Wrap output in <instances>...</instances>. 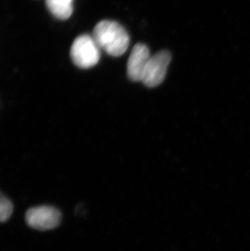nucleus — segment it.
Listing matches in <instances>:
<instances>
[{
	"label": "nucleus",
	"instance_id": "f257e3e1",
	"mask_svg": "<svg viewBox=\"0 0 250 251\" xmlns=\"http://www.w3.org/2000/svg\"><path fill=\"white\" fill-rule=\"evenodd\" d=\"M92 37L100 50L111 56L123 55L129 46V35L126 29L112 21L99 22L94 28Z\"/></svg>",
	"mask_w": 250,
	"mask_h": 251
},
{
	"label": "nucleus",
	"instance_id": "f03ea898",
	"mask_svg": "<svg viewBox=\"0 0 250 251\" xmlns=\"http://www.w3.org/2000/svg\"><path fill=\"white\" fill-rule=\"evenodd\" d=\"M70 55L75 66L80 69H90L100 61V48L92 36L83 34L74 40Z\"/></svg>",
	"mask_w": 250,
	"mask_h": 251
},
{
	"label": "nucleus",
	"instance_id": "7ed1b4c3",
	"mask_svg": "<svg viewBox=\"0 0 250 251\" xmlns=\"http://www.w3.org/2000/svg\"><path fill=\"white\" fill-rule=\"evenodd\" d=\"M172 55L168 50H162L150 57L145 70L142 82L147 87L158 86L165 78Z\"/></svg>",
	"mask_w": 250,
	"mask_h": 251
},
{
	"label": "nucleus",
	"instance_id": "20e7f679",
	"mask_svg": "<svg viewBox=\"0 0 250 251\" xmlns=\"http://www.w3.org/2000/svg\"><path fill=\"white\" fill-rule=\"evenodd\" d=\"M25 221L28 225L35 229L50 230L59 225L61 214L52 206H37L26 212Z\"/></svg>",
	"mask_w": 250,
	"mask_h": 251
},
{
	"label": "nucleus",
	"instance_id": "39448f33",
	"mask_svg": "<svg viewBox=\"0 0 250 251\" xmlns=\"http://www.w3.org/2000/svg\"><path fill=\"white\" fill-rule=\"evenodd\" d=\"M150 53L147 46L137 43L132 48L127 60V74L130 80L142 81L147 64L150 59Z\"/></svg>",
	"mask_w": 250,
	"mask_h": 251
},
{
	"label": "nucleus",
	"instance_id": "423d86ee",
	"mask_svg": "<svg viewBox=\"0 0 250 251\" xmlns=\"http://www.w3.org/2000/svg\"><path fill=\"white\" fill-rule=\"evenodd\" d=\"M46 4L57 19H69L74 12V0H46Z\"/></svg>",
	"mask_w": 250,
	"mask_h": 251
},
{
	"label": "nucleus",
	"instance_id": "0eeeda50",
	"mask_svg": "<svg viewBox=\"0 0 250 251\" xmlns=\"http://www.w3.org/2000/svg\"><path fill=\"white\" fill-rule=\"evenodd\" d=\"M13 211V206L6 197L0 193V222L7 221L12 216Z\"/></svg>",
	"mask_w": 250,
	"mask_h": 251
}]
</instances>
